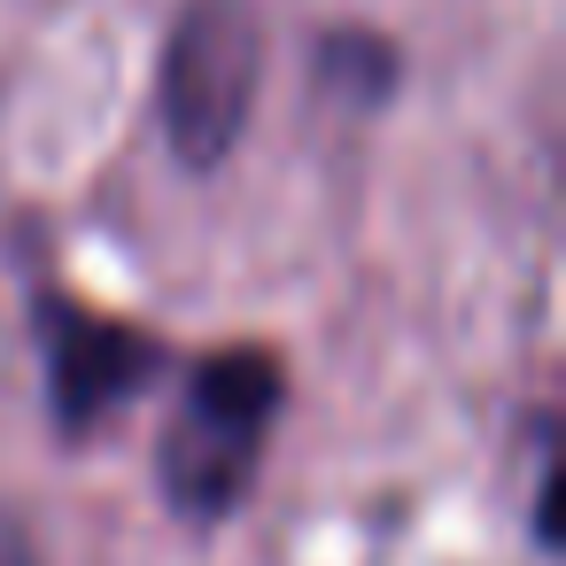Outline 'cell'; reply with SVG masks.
<instances>
[{"mask_svg": "<svg viewBox=\"0 0 566 566\" xmlns=\"http://www.w3.org/2000/svg\"><path fill=\"white\" fill-rule=\"evenodd\" d=\"M272 411H280L272 349H218L195 365V380L164 427V450H156V473H164V496L179 520H226L249 496Z\"/></svg>", "mask_w": 566, "mask_h": 566, "instance_id": "1", "label": "cell"}, {"mask_svg": "<svg viewBox=\"0 0 566 566\" xmlns=\"http://www.w3.org/2000/svg\"><path fill=\"white\" fill-rule=\"evenodd\" d=\"M264 78V24L249 0H187L164 55V125L179 164L210 171L233 156Z\"/></svg>", "mask_w": 566, "mask_h": 566, "instance_id": "2", "label": "cell"}, {"mask_svg": "<svg viewBox=\"0 0 566 566\" xmlns=\"http://www.w3.org/2000/svg\"><path fill=\"white\" fill-rule=\"evenodd\" d=\"M48 365H55V419L71 434H86L109 403H125L156 373V342L140 326L48 303Z\"/></svg>", "mask_w": 566, "mask_h": 566, "instance_id": "3", "label": "cell"}, {"mask_svg": "<svg viewBox=\"0 0 566 566\" xmlns=\"http://www.w3.org/2000/svg\"><path fill=\"white\" fill-rule=\"evenodd\" d=\"M0 566H40V558H32V535H24L9 512H0Z\"/></svg>", "mask_w": 566, "mask_h": 566, "instance_id": "4", "label": "cell"}]
</instances>
